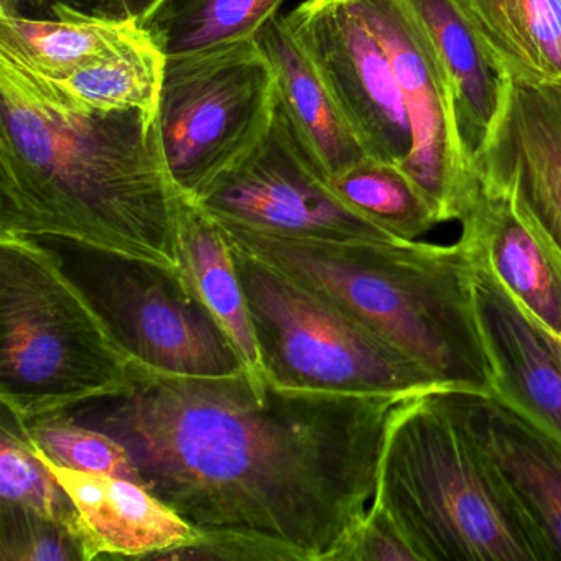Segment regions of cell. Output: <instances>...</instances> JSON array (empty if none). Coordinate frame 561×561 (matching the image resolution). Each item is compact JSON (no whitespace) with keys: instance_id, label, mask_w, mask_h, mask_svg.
Instances as JSON below:
<instances>
[{"instance_id":"25","label":"cell","mask_w":561,"mask_h":561,"mask_svg":"<svg viewBox=\"0 0 561 561\" xmlns=\"http://www.w3.org/2000/svg\"><path fill=\"white\" fill-rule=\"evenodd\" d=\"M2 422L14 426L28 445L41 449L57 465L140 482L133 458L116 438L64 413H51L22 423L4 415Z\"/></svg>"},{"instance_id":"13","label":"cell","mask_w":561,"mask_h":561,"mask_svg":"<svg viewBox=\"0 0 561 561\" xmlns=\"http://www.w3.org/2000/svg\"><path fill=\"white\" fill-rule=\"evenodd\" d=\"M474 175L507 186L561 251V87L508 80Z\"/></svg>"},{"instance_id":"28","label":"cell","mask_w":561,"mask_h":561,"mask_svg":"<svg viewBox=\"0 0 561 561\" xmlns=\"http://www.w3.org/2000/svg\"><path fill=\"white\" fill-rule=\"evenodd\" d=\"M334 561H422L392 515L374 501Z\"/></svg>"},{"instance_id":"26","label":"cell","mask_w":561,"mask_h":561,"mask_svg":"<svg viewBox=\"0 0 561 561\" xmlns=\"http://www.w3.org/2000/svg\"><path fill=\"white\" fill-rule=\"evenodd\" d=\"M0 507L22 508L67 525L77 535V508L18 430L0 428Z\"/></svg>"},{"instance_id":"30","label":"cell","mask_w":561,"mask_h":561,"mask_svg":"<svg viewBox=\"0 0 561 561\" xmlns=\"http://www.w3.org/2000/svg\"><path fill=\"white\" fill-rule=\"evenodd\" d=\"M25 0H0V14H21Z\"/></svg>"},{"instance_id":"21","label":"cell","mask_w":561,"mask_h":561,"mask_svg":"<svg viewBox=\"0 0 561 561\" xmlns=\"http://www.w3.org/2000/svg\"><path fill=\"white\" fill-rule=\"evenodd\" d=\"M179 254L180 268L234 344L244 366L264 374L231 244L221 226L186 195L180 213Z\"/></svg>"},{"instance_id":"5","label":"cell","mask_w":561,"mask_h":561,"mask_svg":"<svg viewBox=\"0 0 561 561\" xmlns=\"http://www.w3.org/2000/svg\"><path fill=\"white\" fill-rule=\"evenodd\" d=\"M134 360L31 236L0 234V402L22 423L111 396Z\"/></svg>"},{"instance_id":"11","label":"cell","mask_w":561,"mask_h":561,"mask_svg":"<svg viewBox=\"0 0 561 561\" xmlns=\"http://www.w3.org/2000/svg\"><path fill=\"white\" fill-rule=\"evenodd\" d=\"M367 156L402 163L413 137L382 44L350 0H305L282 18Z\"/></svg>"},{"instance_id":"20","label":"cell","mask_w":561,"mask_h":561,"mask_svg":"<svg viewBox=\"0 0 561 561\" xmlns=\"http://www.w3.org/2000/svg\"><path fill=\"white\" fill-rule=\"evenodd\" d=\"M508 80L561 87V0H458Z\"/></svg>"},{"instance_id":"18","label":"cell","mask_w":561,"mask_h":561,"mask_svg":"<svg viewBox=\"0 0 561 561\" xmlns=\"http://www.w3.org/2000/svg\"><path fill=\"white\" fill-rule=\"evenodd\" d=\"M257 42L274 68L277 94L298 139L327 180L367 157L317 68L282 18L261 28Z\"/></svg>"},{"instance_id":"22","label":"cell","mask_w":561,"mask_h":561,"mask_svg":"<svg viewBox=\"0 0 561 561\" xmlns=\"http://www.w3.org/2000/svg\"><path fill=\"white\" fill-rule=\"evenodd\" d=\"M165 64V51L146 27L110 57L64 80H44L77 110L106 114L142 111L159 119Z\"/></svg>"},{"instance_id":"24","label":"cell","mask_w":561,"mask_h":561,"mask_svg":"<svg viewBox=\"0 0 561 561\" xmlns=\"http://www.w3.org/2000/svg\"><path fill=\"white\" fill-rule=\"evenodd\" d=\"M287 0H169L147 25L167 57L257 37Z\"/></svg>"},{"instance_id":"9","label":"cell","mask_w":561,"mask_h":561,"mask_svg":"<svg viewBox=\"0 0 561 561\" xmlns=\"http://www.w3.org/2000/svg\"><path fill=\"white\" fill-rule=\"evenodd\" d=\"M195 199L218 225L311 241H399L331 190L278 100L267 134Z\"/></svg>"},{"instance_id":"4","label":"cell","mask_w":561,"mask_h":561,"mask_svg":"<svg viewBox=\"0 0 561 561\" xmlns=\"http://www.w3.org/2000/svg\"><path fill=\"white\" fill-rule=\"evenodd\" d=\"M422 561H554L534 522L435 392L403 399L376 497Z\"/></svg>"},{"instance_id":"27","label":"cell","mask_w":561,"mask_h":561,"mask_svg":"<svg viewBox=\"0 0 561 561\" xmlns=\"http://www.w3.org/2000/svg\"><path fill=\"white\" fill-rule=\"evenodd\" d=\"M0 561H83L67 525L22 508L0 507Z\"/></svg>"},{"instance_id":"12","label":"cell","mask_w":561,"mask_h":561,"mask_svg":"<svg viewBox=\"0 0 561 561\" xmlns=\"http://www.w3.org/2000/svg\"><path fill=\"white\" fill-rule=\"evenodd\" d=\"M436 399L488 459L561 560V443L494 392L442 390Z\"/></svg>"},{"instance_id":"10","label":"cell","mask_w":561,"mask_h":561,"mask_svg":"<svg viewBox=\"0 0 561 561\" xmlns=\"http://www.w3.org/2000/svg\"><path fill=\"white\" fill-rule=\"evenodd\" d=\"M382 44L412 127V150L400 163L438 213L461 221L478 188L462 152L448 80L428 38L403 0H350Z\"/></svg>"},{"instance_id":"14","label":"cell","mask_w":561,"mask_h":561,"mask_svg":"<svg viewBox=\"0 0 561 561\" xmlns=\"http://www.w3.org/2000/svg\"><path fill=\"white\" fill-rule=\"evenodd\" d=\"M472 298L495 396L561 443L560 341L512 298L474 252Z\"/></svg>"},{"instance_id":"8","label":"cell","mask_w":561,"mask_h":561,"mask_svg":"<svg viewBox=\"0 0 561 561\" xmlns=\"http://www.w3.org/2000/svg\"><path fill=\"white\" fill-rule=\"evenodd\" d=\"M277 103L257 37L167 57L159 130L176 186L196 198L267 134Z\"/></svg>"},{"instance_id":"15","label":"cell","mask_w":561,"mask_h":561,"mask_svg":"<svg viewBox=\"0 0 561 561\" xmlns=\"http://www.w3.org/2000/svg\"><path fill=\"white\" fill-rule=\"evenodd\" d=\"M459 239L502 287L561 343V251L507 186L478 179Z\"/></svg>"},{"instance_id":"16","label":"cell","mask_w":561,"mask_h":561,"mask_svg":"<svg viewBox=\"0 0 561 561\" xmlns=\"http://www.w3.org/2000/svg\"><path fill=\"white\" fill-rule=\"evenodd\" d=\"M31 448L77 508L83 561L103 557L159 560L175 548L199 541L198 531L140 482L77 471Z\"/></svg>"},{"instance_id":"17","label":"cell","mask_w":561,"mask_h":561,"mask_svg":"<svg viewBox=\"0 0 561 561\" xmlns=\"http://www.w3.org/2000/svg\"><path fill=\"white\" fill-rule=\"evenodd\" d=\"M403 2L428 38L448 80L459 142L472 167L501 113L507 73L482 42L458 0Z\"/></svg>"},{"instance_id":"19","label":"cell","mask_w":561,"mask_h":561,"mask_svg":"<svg viewBox=\"0 0 561 561\" xmlns=\"http://www.w3.org/2000/svg\"><path fill=\"white\" fill-rule=\"evenodd\" d=\"M55 19L0 14V57L47 80H64L75 71L110 57L144 31L133 19L91 14L67 0L51 5Z\"/></svg>"},{"instance_id":"7","label":"cell","mask_w":561,"mask_h":561,"mask_svg":"<svg viewBox=\"0 0 561 561\" xmlns=\"http://www.w3.org/2000/svg\"><path fill=\"white\" fill-rule=\"evenodd\" d=\"M134 363L179 376L248 369L180 267L60 238H37Z\"/></svg>"},{"instance_id":"6","label":"cell","mask_w":561,"mask_h":561,"mask_svg":"<svg viewBox=\"0 0 561 561\" xmlns=\"http://www.w3.org/2000/svg\"><path fill=\"white\" fill-rule=\"evenodd\" d=\"M232 252L268 379L317 392H442L428 374L333 301L238 249Z\"/></svg>"},{"instance_id":"23","label":"cell","mask_w":561,"mask_h":561,"mask_svg":"<svg viewBox=\"0 0 561 561\" xmlns=\"http://www.w3.org/2000/svg\"><path fill=\"white\" fill-rule=\"evenodd\" d=\"M328 183L350 208L399 241H420L442 225L432 203L399 163L367 156Z\"/></svg>"},{"instance_id":"2","label":"cell","mask_w":561,"mask_h":561,"mask_svg":"<svg viewBox=\"0 0 561 561\" xmlns=\"http://www.w3.org/2000/svg\"><path fill=\"white\" fill-rule=\"evenodd\" d=\"M183 198L159 119L77 110L0 57V234L70 239L180 267Z\"/></svg>"},{"instance_id":"29","label":"cell","mask_w":561,"mask_h":561,"mask_svg":"<svg viewBox=\"0 0 561 561\" xmlns=\"http://www.w3.org/2000/svg\"><path fill=\"white\" fill-rule=\"evenodd\" d=\"M169 0H70V4L104 18L133 19L147 27Z\"/></svg>"},{"instance_id":"1","label":"cell","mask_w":561,"mask_h":561,"mask_svg":"<svg viewBox=\"0 0 561 561\" xmlns=\"http://www.w3.org/2000/svg\"><path fill=\"white\" fill-rule=\"evenodd\" d=\"M407 397L133 363L123 389L58 413L116 438L140 484L198 531L159 560L334 561L373 505Z\"/></svg>"},{"instance_id":"3","label":"cell","mask_w":561,"mask_h":561,"mask_svg":"<svg viewBox=\"0 0 561 561\" xmlns=\"http://www.w3.org/2000/svg\"><path fill=\"white\" fill-rule=\"evenodd\" d=\"M221 228L232 248L333 301L443 390L494 392L461 239L311 241Z\"/></svg>"}]
</instances>
